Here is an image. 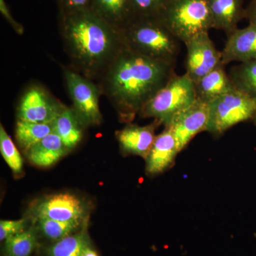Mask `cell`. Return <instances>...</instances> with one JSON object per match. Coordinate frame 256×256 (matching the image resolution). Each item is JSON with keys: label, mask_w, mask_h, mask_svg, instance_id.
<instances>
[{"label": "cell", "mask_w": 256, "mask_h": 256, "mask_svg": "<svg viewBox=\"0 0 256 256\" xmlns=\"http://www.w3.org/2000/svg\"><path fill=\"white\" fill-rule=\"evenodd\" d=\"M186 48V73L194 82H198L222 64V52L208 34L204 32L184 44Z\"/></svg>", "instance_id": "cell-10"}, {"label": "cell", "mask_w": 256, "mask_h": 256, "mask_svg": "<svg viewBox=\"0 0 256 256\" xmlns=\"http://www.w3.org/2000/svg\"><path fill=\"white\" fill-rule=\"evenodd\" d=\"M136 18H158L168 0H130Z\"/></svg>", "instance_id": "cell-26"}, {"label": "cell", "mask_w": 256, "mask_h": 256, "mask_svg": "<svg viewBox=\"0 0 256 256\" xmlns=\"http://www.w3.org/2000/svg\"><path fill=\"white\" fill-rule=\"evenodd\" d=\"M175 74L174 64L150 58L124 46L97 84L121 122L128 124Z\"/></svg>", "instance_id": "cell-1"}, {"label": "cell", "mask_w": 256, "mask_h": 256, "mask_svg": "<svg viewBox=\"0 0 256 256\" xmlns=\"http://www.w3.org/2000/svg\"><path fill=\"white\" fill-rule=\"evenodd\" d=\"M54 132L62 139L68 150L78 146L85 127L73 108L64 106L53 121Z\"/></svg>", "instance_id": "cell-19"}, {"label": "cell", "mask_w": 256, "mask_h": 256, "mask_svg": "<svg viewBox=\"0 0 256 256\" xmlns=\"http://www.w3.org/2000/svg\"><path fill=\"white\" fill-rule=\"evenodd\" d=\"M227 40L222 50V64L246 63L256 60V26L248 24L237 28L226 35Z\"/></svg>", "instance_id": "cell-12"}, {"label": "cell", "mask_w": 256, "mask_h": 256, "mask_svg": "<svg viewBox=\"0 0 256 256\" xmlns=\"http://www.w3.org/2000/svg\"><path fill=\"white\" fill-rule=\"evenodd\" d=\"M86 212V205L82 198L68 192L44 197L32 205L31 210L36 220L45 218L60 222H84Z\"/></svg>", "instance_id": "cell-9"}, {"label": "cell", "mask_w": 256, "mask_h": 256, "mask_svg": "<svg viewBox=\"0 0 256 256\" xmlns=\"http://www.w3.org/2000/svg\"><path fill=\"white\" fill-rule=\"evenodd\" d=\"M68 151L62 139L53 132L32 146L26 153L32 164L40 168H48L66 156Z\"/></svg>", "instance_id": "cell-18"}, {"label": "cell", "mask_w": 256, "mask_h": 256, "mask_svg": "<svg viewBox=\"0 0 256 256\" xmlns=\"http://www.w3.org/2000/svg\"><path fill=\"white\" fill-rule=\"evenodd\" d=\"M90 245L86 226L78 232L56 242L47 250L48 256H82V250Z\"/></svg>", "instance_id": "cell-21"}, {"label": "cell", "mask_w": 256, "mask_h": 256, "mask_svg": "<svg viewBox=\"0 0 256 256\" xmlns=\"http://www.w3.org/2000/svg\"><path fill=\"white\" fill-rule=\"evenodd\" d=\"M28 220H2L0 222V240L5 242L10 237L22 233L26 230Z\"/></svg>", "instance_id": "cell-27"}, {"label": "cell", "mask_w": 256, "mask_h": 256, "mask_svg": "<svg viewBox=\"0 0 256 256\" xmlns=\"http://www.w3.org/2000/svg\"><path fill=\"white\" fill-rule=\"evenodd\" d=\"M194 82L186 73L173 76L164 86L146 102L139 114L153 118L158 124L169 126L196 100Z\"/></svg>", "instance_id": "cell-4"}, {"label": "cell", "mask_w": 256, "mask_h": 256, "mask_svg": "<svg viewBox=\"0 0 256 256\" xmlns=\"http://www.w3.org/2000/svg\"><path fill=\"white\" fill-rule=\"evenodd\" d=\"M82 256H99L98 252L92 248V246H87L84 249L82 252Z\"/></svg>", "instance_id": "cell-31"}, {"label": "cell", "mask_w": 256, "mask_h": 256, "mask_svg": "<svg viewBox=\"0 0 256 256\" xmlns=\"http://www.w3.org/2000/svg\"><path fill=\"white\" fill-rule=\"evenodd\" d=\"M158 18L184 44L213 28L206 0H168Z\"/></svg>", "instance_id": "cell-5"}, {"label": "cell", "mask_w": 256, "mask_h": 256, "mask_svg": "<svg viewBox=\"0 0 256 256\" xmlns=\"http://www.w3.org/2000/svg\"><path fill=\"white\" fill-rule=\"evenodd\" d=\"M64 106L42 86H30L23 92L18 102V120L50 124L53 122Z\"/></svg>", "instance_id": "cell-8"}, {"label": "cell", "mask_w": 256, "mask_h": 256, "mask_svg": "<svg viewBox=\"0 0 256 256\" xmlns=\"http://www.w3.org/2000/svg\"><path fill=\"white\" fill-rule=\"evenodd\" d=\"M89 9L120 31L136 18L130 0H92Z\"/></svg>", "instance_id": "cell-16"}, {"label": "cell", "mask_w": 256, "mask_h": 256, "mask_svg": "<svg viewBox=\"0 0 256 256\" xmlns=\"http://www.w3.org/2000/svg\"><path fill=\"white\" fill-rule=\"evenodd\" d=\"M92 0H62V14L89 9Z\"/></svg>", "instance_id": "cell-28"}, {"label": "cell", "mask_w": 256, "mask_h": 256, "mask_svg": "<svg viewBox=\"0 0 256 256\" xmlns=\"http://www.w3.org/2000/svg\"><path fill=\"white\" fill-rule=\"evenodd\" d=\"M210 121L208 102L196 99L190 107L178 114L169 124L175 138L178 152L182 151L198 133L206 131Z\"/></svg>", "instance_id": "cell-11"}, {"label": "cell", "mask_w": 256, "mask_h": 256, "mask_svg": "<svg viewBox=\"0 0 256 256\" xmlns=\"http://www.w3.org/2000/svg\"><path fill=\"white\" fill-rule=\"evenodd\" d=\"M244 18H246L248 24L256 26V0H250L245 8Z\"/></svg>", "instance_id": "cell-30"}, {"label": "cell", "mask_w": 256, "mask_h": 256, "mask_svg": "<svg viewBox=\"0 0 256 256\" xmlns=\"http://www.w3.org/2000/svg\"><path fill=\"white\" fill-rule=\"evenodd\" d=\"M228 74L236 88L256 98V60L235 66Z\"/></svg>", "instance_id": "cell-22"}, {"label": "cell", "mask_w": 256, "mask_h": 256, "mask_svg": "<svg viewBox=\"0 0 256 256\" xmlns=\"http://www.w3.org/2000/svg\"><path fill=\"white\" fill-rule=\"evenodd\" d=\"M67 90L73 102V109L85 127L96 126L102 120L100 110V87L94 80L62 66Z\"/></svg>", "instance_id": "cell-7"}, {"label": "cell", "mask_w": 256, "mask_h": 256, "mask_svg": "<svg viewBox=\"0 0 256 256\" xmlns=\"http://www.w3.org/2000/svg\"><path fill=\"white\" fill-rule=\"evenodd\" d=\"M156 121L148 126L128 124L116 132V138L121 150L126 154L142 156L146 159L156 138Z\"/></svg>", "instance_id": "cell-13"}, {"label": "cell", "mask_w": 256, "mask_h": 256, "mask_svg": "<svg viewBox=\"0 0 256 256\" xmlns=\"http://www.w3.org/2000/svg\"><path fill=\"white\" fill-rule=\"evenodd\" d=\"M0 152L14 174H18L22 171L23 160L21 154L2 124L0 126Z\"/></svg>", "instance_id": "cell-25"}, {"label": "cell", "mask_w": 256, "mask_h": 256, "mask_svg": "<svg viewBox=\"0 0 256 256\" xmlns=\"http://www.w3.org/2000/svg\"><path fill=\"white\" fill-rule=\"evenodd\" d=\"M54 132L53 124H38L18 120L15 138L18 146L26 152L32 146Z\"/></svg>", "instance_id": "cell-20"}, {"label": "cell", "mask_w": 256, "mask_h": 256, "mask_svg": "<svg viewBox=\"0 0 256 256\" xmlns=\"http://www.w3.org/2000/svg\"><path fill=\"white\" fill-rule=\"evenodd\" d=\"M0 12L4 16L5 20L8 21V22L11 25L12 28L14 30L15 32L18 35H22L24 32V28L23 25L21 24L18 22L16 20L13 18L12 15L10 12L9 8L6 4L5 0H0Z\"/></svg>", "instance_id": "cell-29"}, {"label": "cell", "mask_w": 256, "mask_h": 256, "mask_svg": "<svg viewBox=\"0 0 256 256\" xmlns=\"http://www.w3.org/2000/svg\"><path fill=\"white\" fill-rule=\"evenodd\" d=\"M210 121L206 131L220 136L240 122L256 119V98L237 88L208 102Z\"/></svg>", "instance_id": "cell-6"}, {"label": "cell", "mask_w": 256, "mask_h": 256, "mask_svg": "<svg viewBox=\"0 0 256 256\" xmlns=\"http://www.w3.org/2000/svg\"><path fill=\"white\" fill-rule=\"evenodd\" d=\"M180 152L178 143L172 130L169 126L156 136L149 154L146 158V172L154 175L162 173L174 163Z\"/></svg>", "instance_id": "cell-14"}, {"label": "cell", "mask_w": 256, "mask_h": 256, "mask_svg": "<svg viewBox=\"0 0 256 256\" xmlns=\"http://www.w3.org/2000/svg\"><path fill=\"white\" fill-rule=\"evenodd\" d=\"M254 122H255V124H256V119L255 120H254Z\"/></svg>", "instance_id": "cell-32"}, {"label": "cell", "mask_w": 256, "mask_h": 256, "mask_svg": "<svg viewBox=\"0 0 256 256\" xmlns=\"http://www.w3.org/2000/svg\"><path fill=\"white\" fill-rule=\"evenodd\" d=\"M224 67L220 64L194 82L197 99L210 102L236 88Z\"/></svg>", "instance_id": "cell-17"}, {"label": "cell", "mask_w": 256, "mask_h": 256, "mask_svg": "<svg viewBox=\"0 0 256 256\" xmlns=\"http://www.w3.org/2000/svg\"><path fill=\"white\" fill-rule=\"evenodd\" d=\"M60 30L69 67L94 82L124 46L120 30L90 9L60 14Z\"/></svg>", "instance_id": "cell-2"}, {"label": "cell", "mask_w": 256, "mask_h": 256, "mask_svg": "<svg viewBox=\"0 0 256 256\" xmlns=\"http://www.w3.org/2000/svg\"><path fill=\"white\" fill-rule=\"evenodd\" d=\"M124 46L154 60L176 64L181 42L159 18H136L121 30Z\"/></svg>", "instance_id": "cell-3"}, {"label": "cell", "mask_w": 256, "mask_h": 256, "mask_svg": "<svg viewBox=\"0 0 256 256\" xmlns=\"http://www.w3.org/2000/svg\"><path fill=\"white\" fill-rule=\"evenodd\" d=\"M212 18V28L226 35L238 28L244 18V0H206Z\"/></svg>", "instance_id": "cell-15"}, {"label": "cell", "mask_w": 256, "mask_h": 256, "mask_svg": "<svg viewBox=\"0 0 256 256\" xmlns=\"http://www.w3.org/2000/svg\"><path fill=\"white\" fill-rule=\"evenodd\" d=\"M37 244L34 227L10 237L5 240L4 252L6 256H30Z\"/></svg>", "instance_id": "cell-23"}, {"label": "cell", "mask_w": 256, "mask_h": 256, "mask_svg": "<svg viewBox=\"0 0 256 256\" xmlns=\"http://www.w3.org/2000/svg\"><path fill=\"white\" fill-rule=\"evenodd\" d=\"M36 220L42 234L46 238L55 242L76 233L82 225V222H60L45 218H37Z\"/></svg>", "instance_id": "cell-24"}]
</instances>
